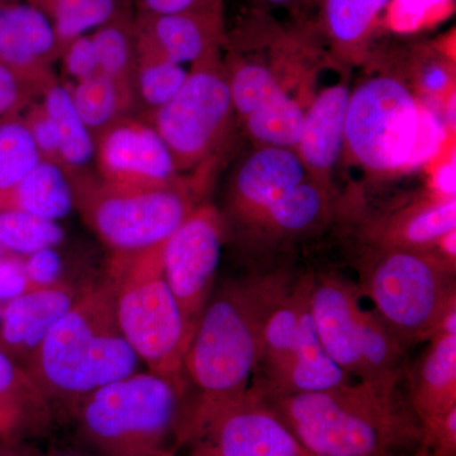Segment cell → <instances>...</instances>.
Instances as JSON below:
<instances>
[{
    "instance_id": "1",
    "label": "cell",
    "mask_w": 456,
    "mask_h": 456,
    "mask_svg": "<svg viewBox=\"0 0 456 456\" xmlns=\"http://www.w3.org/2000/svg\"><path fill=\"white\" fill-rule=\"evenodd\" d=\"M289 285V277L278 272L213 289L185 354V380L196 387V395L185 402L178 452L208 417L246 397L266 318Z\"/></svg>"
},
{
    "instance_id": "2",
    "label": "cell",
    "mask_w": 456,
    "mask_h": 456,
    "mask_svg": "<svg viewBox=\"0 0 456 456\" xmlns=\"http://www.w3.org/2000/svg\"><path fill=\"white\" fill-rule=\"evenodd\" d=\"M311 456L415 455L424 430L397 388L345 383L260 398Z\"/></svg>"
},
{
    "instance_id": "3",
    "label": "cell",
    "mask_w": 456,
    "mask_h": 456,
    "mask_svg": "<svg viewBox=\"0 0 456 456\" xmlns=\"http://www.w3.org/2000/svg\"><path fill=\"white\" fill-rule=\"evenodd\" d=\"M139 362L117 322L108 279L80 290L25 369L53 407L73 417L90 395L136 373Z\"/></svg>"
},
{
    "instance_id": "4",
    "label": "cell",
    "mask_w": 456,
    "mask_h": 456,
    "mask_svg": "<svg viewBox=\"0 0 456 456\" xmlns=\"http://www.w3.org/2000/svg\"><path fill=\"white\" fill-rule=\"evenodd\" d=\"M187 388L161 375L132 374L90 395L73 415L77 440L97 456L176 452Z\"/></svg>"
},
{
    "instance_id": "5",
    "label": "cell",
    "mask_w": 456,
    "mask_h": 456,
    "mask_svg": "<svg viewBox=\"0 0 456 456\" xmlns=\"http://www.w3.org/2000/svg\"><path fill=\"white\" fill-rule=\"evenodd\" d=\"M444 125L407 84L370 77L351 90L345 123V151L379 175L415 169L443 143Z\"/></svg>"
},
{
    "instance_id": "6",
    "label": "cell",
    "mask_w": 456,
    "mask_h": 456,
    "mask_svg": "<svg viewBox=\"0 0 456 456\" xmlns=\"http://www.w3.org/2000/svg\"><path fill=\"white\" fill-rule=\"evenodd\" d=\"M114 310L126 340L151 373L187 388L184 358L191 336L163 269V244L114 255Z\"/></svg>"
},
{
    "instance_id": "7",
    "label": "cell",
    "mask_w": 456,
    "mask_h": 456,
    "mask_svg": "<svg viewBox=\"0 0 456 456\" xmlns=\"http://www.w3.org/2000/svg\"><path fill=\"white\" fill-rule=\"evenodd\" d=\"M455 266L435 250L375 248L362 263L360 287L408 347L431 340L456 311Z\"/></svg>"
},
{
    "instance_id": "8",
    "label": "cell",
    "mask_w": 456,
    "mask_h": 456,
    "mask_svg": "<svg viewBox=\"0 0 456 456\" xmlns=\"http://www.w3.org/2000/svg\"><path fill=\"white\" fill-rule=\"evenodd\" d=\"M312 314L327 355L350 378L395 389L406 377L407 347L379 314L360 305L358 288L336 275L312 281Z\"/></svg>"
},
{
    "instance_id": "9",
    "label": "cell",
    "mask_w": 456,
    "mask_h": 456,
    "mask_svg": "<svg viewBox=\"0 0 456 456\" xmlns=\"http://www.w3.org/2000/svg\"><path fill=\"white\" fill-rule=\"evenodd\" d=\"M312 281L314 275H305L290 283L266 318L248 388L254 397L321 391L351 382L327 355L318 336L312 314Z\"/></svg>"
},
{
    "instance_id": "10",
    "label": "cell",
    "mask_w": 456,
    "mask_h": 456,
    "mask_svg": "<svg viewBox=\"0 0 456 456\" xmlns=\"http://www.w3.org/2000/svg\"><path fill=\"white\" fill-rule=\"evenodd\" d=\"M75 206L114 255L139 253L164 244L198 206L182 182L146 191H116L104 185H74Z\"/></svg>"
},
{
    "instance_id": "11",
    "label": "cell",
    "mask_w": 456,
    "mask_h": 456,
    "mask_svg": "<svg viewBox=\"0 0 456 456\" xmlns=\"http://www.w3.org/2000/svg\"><path fill=\"white\" fill-rule=\"evenodd\" d=\"M228 74L220 57L193 65L175 97L158 108L150 125L167 143L179 173L200 167L224 142L232 122Z\"/></svg>"
},
{
    "instance_id": "12",
    "label": "cell",
    "mask_w": 456,
    "mask_h": 456,
    "mask_svg": "<svg viewBox=\"0 0 456 456\" xmlns=\"http://www.w3.org/2000/svg\"><path fill=\"white\" fill-rule=\"evenodd\" d=\"M224 222L212 204H198L163 244L165 279L191 338L215 289Z\"/></svg>"
},
{
    "instance_id": "13",
    "label": "cell",
    "mask_w": 456,
    "mask_h": 456,
    "mask_svg": "<svg viewBox=\"0 0 456 456\" xmlns=\"http://www.w3.org/2000/svg\"><path fill=\"white\" fill-rule=\"evenodd\" d=\"M180 450L187 456L310 455L275 411L248 392L198 426Z\"/></svg>"
},
{
    "instance_id": "14",
    "label": "cell",
    "mask_w": 456,
    "mask_h": 456,
    "mask_svg": "<svg viewBox=\"0 0 456 456\" xmlns=\"http://www.w3.org/2000/svg\"><path fill=\"white\" fill-rule=\"evenodd\" d=\"M95 141L104 187L146 191L183 182L170 150L150 123L121 118L101 132Z\"/></svg>"
},
{
    "instance_id": "15",
    "label": "cell",
    "mask_w": 456,
    "mask_h": 456,
    "mask_svg": "<svg viewBox=\"0 0 456 456\" xmlns=\"http://www.w3.org/2000/svg\"><path fill=\"white\" fill-rule=\"evenodd\" d=\"M137 46L156 51L178 64H202L220 57L227 42L221 12L134 14Z\"/></svg>"
},
{
    "instance_id": "16",
    "label": "cell",
    "mask_w": 456,
    "mask_h": 456,
    "mask_svg": "<svg viewBox=\"0 0 456 456\" xmlns=\"http://www.w3.org/2000/svg\"><path fill=\"white\" fill-rule=\"evenodd\" d=\"M307 178L296 150L260 147L236 173L230 193L231 215L250 230L272 204Z\"/></svg>"
},
{
    "instance_id": "17",
    "label": "cell",
    "mask_w": 456,
    "mask_h": 456,
    "mask_svg": "<svg viewBox=\"0 0 456 456\" xmlns=\"http://www.w3.org/2000/svg\"><path fill=\"white\" fill-rule=\"evenodd\" d=\"M59 55L46 14L25 0H0V64L33 90L44 86L46 68Z\"/></svg>"
},
{
    "instance_id": "18",
    "label": "cell",
    "mask_w": 456,
    "mask_h": 456,
    "mask_svg": "<svg viewBox=\"0 0 456 456\" xmlns=\"http://www.w3.org/2000/svg\"><path fill=\"white\" fill-rule=\"evenodd\" d=\"M80 290L59 283L29 288L5 302L0 318V351L26 367L53 327L70 310Z\"/></svg>"
},
{
    "instance_id": "19",
    "label": "cell",
    "mask_w": 456,
    "mask_h": 456,
    "mask_svg": "<svg viewBox=\"0 0 456 456\" xmlns=\"http://www.w3.org/2000/svg\"><path fill=\"white\" fill-rule=\"evenodd\" d=\"M351 90L345 83L329 86L305 113L297 154L314 182L330 187V175L345 151V123Z\"/></svg>"
},
{
    "instance_id": "20",
    "label": "cell",
    "mask_w": 456,
    "mask_h": 456,
    "mask_svg": "<svg viewBox=\"0 0 456 456\" xmlns=\"http://www.w3.org/2000/svg\"><path fill=\"white\" fill-rule=\"evenodd\" d=\"M428 342L412 370L406 371L407 401L424 432L456 410V334L435 336Z\"/></svg>"
},
{
    "instance_id": "21",
    "label": "cell",
    "mask_w": 456,
    "mask_h": 456,
    "mask_svg": "<svg viewBox=\"0 0 456 456\" xmlns=\"http://www.w3.org/2000/svg\"><path fill=\"white\" fill-rule=\"evenodd\" d=\"M55 408L22 365L0 351V441L26 444L47 434Z\"/></svg>"
},
{
    "instance_id": "22",
    "label": "cell",
    "mask_w": 456,
    "mask_h": 456,
    "mask_svg": "<svg viewBox=\"0 0 456 456\" xmlns=\"http://www.w3.org/2000/svg\"><path fill=\"white\" fill-rule=\"evenodd\" d=\"M456 228L455 197H434L378 222L370 237L377 248L435 250Z\"/></svg>"
},
{
    "instance_id": "23",
    "label": "cell",
    "mask_w": 456,
    "mask_h": 456,
    "mask_svg": "<svg viewBox=\"0 0 456 456\" xmlns=\"http://www.w3.org/2000/svg\"><path fill=\"white\" fill-rule=\"evenodd\" d=\"M331 200L330 187L307 178L272 204L250 231L269 242L307 235L325 224Z\"/></svg>"
},
{
    "instance_id": "24",
    "label": "cell",
    "mask_w": 456,
    "mask_h": 456,
    "mask_svg": "<svg viewBox=\"0 0 456 456\" xmlns=\"http://www.w3.org/2000/svg\"><path fill=\"white\" fill-rule=\"evenodd\" d=\"M391 0H317L314 27L342 59L367 53L378 18Z\"/></svg>"
},
{
    "instance_id": "25",
    "label": "cell",
    "mask_w": 456,
    "mask_h": 456,
    "mask_svg": "<svg viewBox=\"0 0 456 456\" xmlns=\"http://www.w3.org/2000/svg\"><path fill=\"white\" fill-rule=\"evenodd\" d=\"M74 207L73 183L64 167L45 159L16 187L0 196V211L25 212L49 221L65 218Z\"/></svg>"
},
{
    "instance_id": "26",
    "label": "cell",
    "mask_w": 456,
    "mask_h": 456,
    "mask_svg": "<svg viewBox=\"0 0 456 456\" xmlns=\"http://www.w3.org/2000/svg\"><path fill=\"white\" fill-rule=\"evenodd\" d=\"M45 113L49 117L57 140L59 164L64 169H83L94 159L97 141L75 110L70 92L64 86H45Z\"/></svg>"
},
{
    "instance_id": "27",
    "label": "cell",
    "mask_w": 456,
    "mask_h": 456,
    "mask_svg": "<svg viewBox=\"0 0 456 456\" xmlns=\"http://www.w3.org/2000/svg\"><path fill=\"white\" fill-rule=\"evenodd\" d=\"M75 110L95 136L123 118L134 104V86L98 74L69 89Z\"/></svg>"
},
{
    "instance_id": "28",
    "label": "cell",
    "mask_w": 456,
    "mask_h": 456,
    "mask_svg": "<svg viewBox=\"0 0 456 456\" xmlns=\"http://www.w3.org/2000/svg\"><path fill=\"white\" fill-rule=\"evenodd\" d=\"M90 36L99 74L134 86L136 29L127 3Z\"/></svg>"
},
{
    "instance_id": "29",
    "label": "cell",
    "mask_w": 456,
    "mask_h": 456,
    "mask_svg": "<svg viewBox=\"0 0 456 456\" xmlns=\"http://www.w3.org/2000/svg\"><path fill=\"white\" fill-rule=\"evenodd\" d=\"M305 113L299 102L283 89L242 119L251 139L260 147L296 150L301 140Z\"/></svg>"
},
{
    "instance_id": "30",
    "label": "cell",
    "mask_w": 456,
    "mask_h": 456,
    "mask_svg": "<svg viewBox=\"0 0 456 456\" xmlns=\"http://www.w3.org/2000/svg\"><path fill=\"white\" fill-rule=\"evenodd\" d=\"M46 14L55 29L60 51L90 29L108 22L128 0H25Z\"/></svg>"
},
{
    "instance_id": "31",
    "label": "cell",
    "mask_w": 456,
    "mask_h": 456,
    "mask_svg": "<svg viewBox=\"0 0 456 456\" xmlns=\"http://www.w3.org/2000/svg\"><path fill=\"white\" fill-rule=\"evenodd\" d=\"M189 71L160 53L136 45L134 90L152 110L163 107L184 86Z\"/></svg>"
},
{
    "instance_id": "32",
    "label": "cell",
    "mask_w": 456,
    "mask_h": 456,
    "mask_svg": "<svg viewBox=\"0 0 456 456\" xmlns=\"http://www.w3.org/2000/svg\"><path fill=\"white\" fill-rule=\"evenodd\" d=\"M64 236L56 221L25 212L0 211V248L7 254L28 256L41 248H56Z\"/></svg>"
},
{
    "instance_id": "33",
    "label": "cell",
    "mask_w": 456,
    "mask_h": 456,
    "mask_svg": "<svg viewBox=\"0 0 456 456\" xmlns=\"http://www.w3.org/2000/svg\"><path fill=\"white\" fill-rule=\"evenodd\" d=\"M41 160L22 119L9 116L0 121V196L16 187Z\"/></svg>"
},
{
    "instance_id": "34",
    "label": "cell",
    "mask_w": 456,
    "mask_h": 456,
    "mask_svg": "<svg viewBox=\"0 0 456 456\" xmlns=\"http://www.w3.org/2000/svg\"><path fill=\"white\" fill-rule=\"evenodd\" d=\"M228 75L233 110L242 118L283 90L269 66L257 61H242Z\"/></svg>"
},
{
    "instance_id": "35",
    "label": "cell",
    "mask_w": 456,
    "mask_h": 456,
    "mask_svg": "<svg viewBox=\"0 0 456 456\" xmlns=\"http://www.w3.org/2000/svg\"><path fill=\"white\" fill-rule=\"evenodd\" d=\"M417 55L416 66L421 68L416 74L419 92L430 97H439L452 86V65L443 53H437L428 47L417 49Z\"/></svg>"
},
{
    "instance_id": "36",
    "label": "cell",
    "mask_w": 456,
    "mask_h": 456,
    "mask_svg": "<svg viewBox=\"0 0 456 456\" xmlns=\"http://www.w3.org/2000/svg\"><path fill=\"white\" fill-rule=\"evenodd\" d=\"M23 260L29 288L49 287L59 283L62 261L55 248H41Z\"/></svg>"
},
{
    "instance_id": "37",
    "label": "cell",
    "mask_w": 456,
    "mask_h": 456,
    "mask_svg": "<svg viewBox=\"0 0 456 456\" xmlns=\"http://www.w3.org/2000/svg\"><path fill=\"white\" fill-rule=\"evenodd\" d=\"M66 73L74 77L77 82L89 79L99 74L94 49L89 35L75 38L62 51Z\"/></svg>"
},
{
    "instance_id": "38",
    "label": "cell",
    "mask_w": 456,
    "mask_h": 456,
    "mask_svg": "<svg viewBox=\"0 0 456 456\" xmlns=\"http://www.w3.org/2000/svg\"><path fill=\"white\" fill-rule=\"evenodd\" d=\"M31 134L41 158L59 164V149L53 125L42 104H35L22 119Z\"/></svg>"
},
{
    "instance_id": "39",
    "label": "cell",
    "mask_w": 456,
    "mask_h": 456,
    "mask_svg": "<svg viewBox=\"0 0 456 456\" xmlns=\"http://www.w3.org/2000/svg\"><path fill=\"white\" fill-rule=\"evenodd\" d=\"M31 93L32 89L13 71L0 64V121L25 106Z\"/></svg>"
},
{
    "instance_id": "40",
    "label": "cell",
    "mask_w": 456,
    "mask_h": 456,
    "mask_svg": "<svg viewBox=\"0 0 456 456\" xmlns=\"http://www.w3.org/2000/svg\"><path fill=\"white\" fill-rule=\"evenodd\" d=\"M29 289L23 260L16 255L5 254L0 259V303L16 298Z\"/></svg>"
},
{
    "instance_id": "41",
    "label": "cell",
    "mask_w": 456,
    "mask_h": 456,
    "mask_svg": "<svg viewBox=\"0 0 456 456\" xmlns=\"http://www.w3.org/2000/svg\"><path fill=\"white\" fill-rule=\"evenodd\" d=\"M139 11L167 14L179 12H221L224 0H134Z\"/></svg>"
},
{
    "instance_id": "42",
    "label": "cell",
    "mask_w": 456,
    "mask_h": 456,
    "mask_svg": "<svg viewBox=\"0 0 456 456\" xmlns=\"http://www.w3.org/2000/svg\"><path fill=\"white\" fill-rule=\"evenodd\" d=\"M255 9L269 12V9H287L297 20L305 22L308 14L316 11L317 0H251Z\"/></svg>"
},
{
    "instance_id": "43",
    "label": "cell",
    "mask_w": 456,
    "mask_h": 456,
    "mask_svg": "<svg viewBox=\"0 0 456 456\" xmlns=\"http://www.w3.org/2000/svg\"><path fill=\"white\" fill-rule=\"evenodd\" d=\"M435 185H436L437 197H455V161L441 167L435 179Z\"/></svg>"
},
{
    "instance_id": "44",
    "label": "cell",
    "mask_w": 456,
    "mask_h": 456,
    "mask_svg": "<svg viewBox=\"0 0 456 456\" xmlns=\"http://www.w3.org/2000/svg\"><path fill=\"white\" fill-rule=\"evenodd\" d=\"M0 456H35L26 448L25 444L0 441Z\"/></svg>"
},
{
    "instance_id": "45",
    "label": "cell",
    "mask_w": 456,
    "mask_h": 456,
    "mask_svg": "<svg viewBox=\"0 0 456 456\" xmlns=\"http://www.w3.org/2000/svg\"><path fill=\"white\" fill-rule=\"evenodd\" d=\"M42 456H97L93 454L92 452H89L88 449L83 448L80 445V448H61V449H53L50 450L47 454Z\"/></svg>"
},
{
    "instance_id": "46",
    "label": "cell",
    "mask_w": 456,
    "mask_h": 456,
    "mask_svg": "<svg viewBox=\"0 0 456 456\" xmlns=\"http://www.w3.org/2000/svg\"><path fill=\"white\" fill-rule=\"evenodd\" d=\"M5 254H7V253H5V251L3 250L2 248H0V259H2V257L4 256Z\"/></svg>"
},
{
    "instance_id": "47",
    "label": "cell",
    "mask_w": 456,
    "mask_h": 456,
    "mask_svg": "<svg viewBox=\"0 0 456 456\" xmlns=\"http://www.w3.org/2000/svg\"><path fill=\"white\" fill-rule=\"evenodd\" d=\"M165 456H180V455L178 454V452H171V454H167Z\"/></svg>"
},
{
    "instance_id": "48",
    "label": "cell",
    "mask_w": 456,
    "mask_h": 456,
    "mask_svg": "<svg viewBox=\"0 0 456 456\" xmlns=\"http://www.w3.org/2000/svg\"><path fill=\"white\" fill-rule=\"evenodd\" d=\"M2 307H3V305H2V303H0V318H2Z\"/></svg>"
},
{
    "instance_id": "49",
    "label": "cell",
    "mask_w": 456,
    "mask_h": 456,
    "mask_svg": "<svg viewBox=\"0 0 456 456\" xmlns=\"http://www.w3.org/2000/svg\"><path fill=\"white\" fill-rule=\"evenodd\" d=\"M308 456H311V455H308ZM403 456H416V455H403Z\"/></svg>"
}]
</instances>
